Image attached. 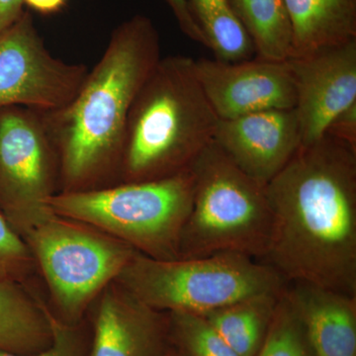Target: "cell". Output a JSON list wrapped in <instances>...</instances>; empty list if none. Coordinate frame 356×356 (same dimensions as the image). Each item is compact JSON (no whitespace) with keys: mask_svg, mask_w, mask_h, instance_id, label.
<instances>
[{"mask_svg":"<svg viewBox=\"0 0 356 356\" xmlns=\"http://www.w3.org/2000/svg\"><path fill=\"white\" fill-rule=\"evenodd\" d=\"M257 356H317L286 288L280 295L266 341Z\"/></svg>","mask_w":356,"mask_h":356,"instance_id":"44dd1931","label":"cell"},{"mask_svg":"<svg viewBox=\"0 0 356 356\" xmlns=\"http://www.w3.org/2000/svg\"><path fill=\"white\" fill-rule=\"evenodd\" d=\"M67 1L69 0H24V6L42 15H54L60 13L67 6Z\"/></svg>","mask_w":356,"mask_h":356,"instance_id":"4316f807","label":"cell"},{"mask_svg":"<svg viewBox=\"0 0 356 356\" xmlns=\"http://www.w3.org/2000/svg\"><path fill=\"white\" fill-rule=\"evenodd\" d=\"M208 49L218 60L240 62L254 55V44L243 29L229 0H185Z\"/></svg>","mask_w":356,"mask_h":356,"instance_id":"d6986e66","label":"cell"},{"mask_svg":"<svg viewBox=\"0 0 356 356\" xmlns=\"http://www.w3.org/2000/svg\"><path fill=\"white\" fill-rule=\"evenodd\" d=\"M196 76L215 113L222 120L274 109H293L296 89L287 60L226 62L194 60Z\"/></svg>","mask_w":356,"mask_h":356,"instance_id":"30bf717a","label":"cell"},{"mask_svg":"<svg viewBox=\"0 0 356 356\" xmlns=\"http://www.w3.org/2000/svg\"><path fill=\"white\" fill-rule=\"evenodd\" d=\"M88 356H161L170 346L168 314L114 281L92 304Z\"/></svg>","mask_w":356,"mask_h":356,"instance_id":"4fadbf2b","label":"cell"},{"mask_svg":"<svg viewBox=\"0 0 356 356\" xmlns=\"http://www.w3.org/2000/svg\"><path fill=\"white\" fill-rule=\"evenodd\" d=\"M115 281L154 310L197 315L248 297L281 293L288 284L273 266L236 252L173 261L136 252Z\"/></svg>","mask_w":356,"mask_h":356,"instance_id":"5b68a950","label":"cell"},{"mask_svg":"<svg viewBox=\"0 0 356 356\" xmlns=\"http://www.w3.org/2000/svg\"><path fill=\"white\" fill-rule=\"evenodd\" d=\"M165 1L175 14V19L181 31L192 41L208 48L207 41L203 33L199 29L198 25L196 24L195 20L192 17L186 1L185 0H165Z\"/></svg>","mask_w":356,"mask_h":356,"instance_id":"d4e9b609","label":"cell"},{"mask_svg":"<svg viewBox=\"0 0 356 356\" xmlns=\"http://www.w3.org/2000/svg\"><path fill=\"white\" fill-rule=\"evenodd\" d=\"M161 58L153 21L135 15L115 28L74 99L55 111L40 112L58 154V191L118 182L131 107Z\"/></svg>","mask_w":356,"mask_h":356,"instance_id":"7a4b0ae2","label":"cell"},{"mask_svg":"<svg viewBox=\"0 0 356 356\" xmlns=\"http://www.w3.org/2000/svg\"><path fill=\"white\" fill-rule=\"evenodd\" d=\"M161 356H184L180 353L179 350H177V348L172 346V343H170V346H168V350H165V353H163Z\"/></svg>","mask_w":356,"mask_h":356,"instance_id":"83f0119b","label":"cell"},{"mask_svg":"<svg viewBox=\"0 0 356 356\" xmlns=\"http://www.w3.org/2000/svg\"><path fill=\"white\" fill-rule=\"evenodd\" d=\"M287 63L296 89L301 147L309 146L356 102V40Z\"/></svg>","mask_w":356,"mask_h":356,"instance_id":"8fae6325","label":"cell"},{"mask_svg":"<svg viewBox=\"0 0 356 356\" xmlns=\"http://www.w3.org/2000/svg\"><path fill=\"white\" fill-rule=\"evenodd\" d=\"M292 28V58L356 40V0H283Z\"/></svg>","mask_w":356,"mask_h":356,"instance_id":"9a60e30c","label":"cell"},{"mask_svg":"<svg viewBox=\"0 0 356 356\" xmlns=\"http://www.w3.org/2000/svg\"><path fill=\"white\" fill-rule=\"evenodd\" d=\"M191 170L193 202L179 259L236 252L261 261L271 232L266 187L243 172L214 143Z\"/></svg>","mask_w":356,"mask_h":356,"instance_id":"8992f818","label":"cell"},{"mask_svg":"<svg viewBox=\"0 0 356 356\" xmlns=\"http://www.w3.org/2000/svg\"><path fill=\"white\" fill-rule=\"evenodd\" d=\"M219 120L193 58H161L131 107L117 184L159 179L191 168L214 142Z\"/></svg>","mask_w":356,"mask_h":356,"instance_id":"3957f363","label":"cell"},{"mask_svg":"<svg viewBox=\"0 0 356 356\" xmlns=\"http://www.w3.org/2000/svg\"><path fill=\"white\" fill-rule=\"evenodd\" d=\"M54 314V313H53ZM53 343L47 350L31 355L0 351V356H88L90 331L88 325H67L53 317Z\"/></svg>","mask_w":356,"mask_h":356,"instance_id":"603a6c76","label":"cell"},{"mask_svg":"<svg viewBox=\"0 0 356 356\" xmlns=\"http://www.w3.org/2000/svg\"><path fill=\"white\" fill-rule=\"evenodd\" d=\"M35 264L24 238L0 211V282H27Z\"/></svg>","mask_w":356,"mask_h":356,"instance_id":"7402d4cb","label":"cell"},{"mask_svg":"<svg viewBox=\"0 0 356 356\" xmlns=\"http://www.w3.org/2000/svg\"><path fill=\"white\" fill-rule=\"evenodd\" d=\"M24 0H0V33L14 24L24 13Z\"/></svg>","mask_w":356,"mask_h":356,"instance_id":"484cf974","label":"cell"},{"mask_svg":"<svg viewBox=\"0 0 356 356\" xmlns=\"http://www.w3.org/2000/svg\"><path fill=\"white\" fill-rule=\"evenodd\" d=\"M215 145L248 177L266 187L301 147L295 109H274L222 120Z\"/></svg>","mask_w":356,"mask_h":356,"instance_id":"7c38bea8","label":"cell"},{"mask_svg":"<svg viewBox=\"0 0 356 356\" xmlns=\"http://www.w3.org/2000/svg\"><path fill=\"white\" fill-rule=\"evenodd\" d=\"M58 186V154L41 113L0 109V211L22 238L54 215L47 202Z\"/></svg>","mask_w":356,"mask_h":356,"instance_id":"ba28073f","label":"cell"},{"mask_svg":"<svg viewBox=\"0 0 356 356\" xmlns=\"http://www.w3.org/2000/svg\"><path fill=\"white\" fill-rule=\"evenodd\" d=\"M88 74L86 65L51 55L27 11L0 33V109L62 108L74 99Z\"/></svg>","mask_w":356,"mask_h":356,"instance_id":"9c48e42d","label":"cell"},{"mask_svg":"<svg viewBox=\"0 0 356 356\" xmlns=\"http://www.w3.org/2000/svg\"><path fill=\"white\" fill-rule=\"evenodd\" d=\"M194 195L191 166L172 177L124 182L49 198L54 214L83 222L159 261L179 259Z\"/></svg>","mask_w":356,"mask_h":356,"instance_id":"277c9868","label":"cell"},{"mask_svg":"<svg viewBox=\"0 0 356 356\" xmlns=\"http://www.w3.org/2000/svg\"><path fill=\"white\" fill-rule=\"evenodd\" d=\"M257 58L285 62L292 54V28L283 0H229Z\"/></svg>","mask_w":356,"mask_h":356,"instance_id":"ac0fdd59","label":"cell"},{"mask_svg":"<svg viewBox=\"0 0 356 356\" xmlns=\"http://www.w3.org/2000/svg\"><path fill=\"white\" fill-rule=\"evenodd\" d=\"M266 192L271 232L261 261L287 282L356 297V151L325 135L300 147Z\"/></svg>","mask_w":356,"mask_h":356,"instance_id":"6da1fadb","label":"cell"},{"mask_svg":"<svg viewBox=\"0 0 356 356\" xmlns=\"http://www.w3.org/2000/svg\"><path fill=\"white\" fill-rule=\"evenodd\" d=\"M54 300V315L67 325L83 322L93 302L138 252L99 229L51 215L24 236Z\"/></svg>","mask_w":356,"mask_h":356,"instance_id":"52a82bcc","label":"cell"},{"mask_svg":"<svg viewBox=\"0 0 356 356\" xmlns=\"http://www.w3.org/2000/svg\"><path fill=\"white\" fill-rule=\"evenodd\" d=\"M317 356H356V297L305 282H288Z\"/></svg>","mask_w":356,"mask_h":356,"instance_id":"5bb4252c","label":"cell"},{"mask_svg":"<svg viewBox=\"0 0 356 356\" xmlns=\"http://www.w3.org/2000/svg\"><path fill=\"white\" fill-rule=\"evenodd\" d=\"M54 314L27 283L0 282V351L31 355L53 343Z\"/></svg>","mask_w":356,"mask_h":356,"instance_id":"2e32d148","label":"cell"},{"mask_svg":"<svg viewBox=\"0 0 356 356\" xmlns=\"http://www.w3.org/2000/svg\"><path fill=\"white\" fill-rule=\"evenodd\" d=\"M325 135L356 151V102L337 115L330 123Z\"/></svg>","mask_w":356,"mask_h":356,"instance_id":"cb8c5ba5","label":"cell"},{"mask_svg":"<svg viewBox=\"0 0 356 356\" xmlns=\"http://www.w3.org/2000/svg\"><path fill=\"white\" fill-rule=\"evenodd\" d=\"M166 314L170 343L184 356H240L203 315Z\"/></svg>","mask_w":356,"mask_h":356,"instance_id":"ffe728a7","label":"cell"},{"mask_svg":"<svg viewBox=\"0 0 356 356\" xmlns=\"http://www.w3.org/2000/svg\"><path fill=\"white\" fill-rule=\"evenodd\" d=\"M282 292L248 297L203 316L238 355L257 356Z\"/></svg>","mask_w":356,"mask_h":356,"instance_id":"e0dca14e","label":"cell"}]
</instances>
